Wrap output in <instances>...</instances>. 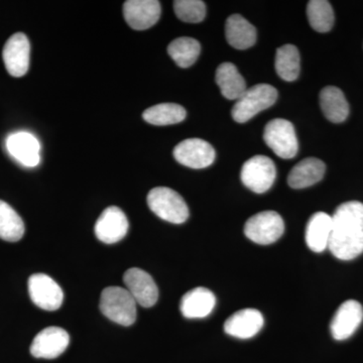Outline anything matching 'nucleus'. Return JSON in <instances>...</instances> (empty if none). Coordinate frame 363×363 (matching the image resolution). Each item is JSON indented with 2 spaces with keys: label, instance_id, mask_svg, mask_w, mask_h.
<instances>
[{
  "label": "nucleus",
  "instance_id": "f257e3e1",
  "mask_svg": "<svg viewBox=\"0 0 363 363\" xmlns=\"http://www.w3.org/2000/svg\"><path fill=\"white\" fill-rule=\"evenodd\" d=\"M278 99V90L269 84H257L247 88L234 104L233 118L238 123H245L269 108Z\"/></svg>",
  "mask_w": 363,
  "mask_h": 363
},
{
  "label": "nucleus",
  "instance_id": "f03ea898",
  "mask_svg": "<svg viewBox=\"0 0 363 363\" xmlns=\"http://www.w3.org/2000/svg\"><path fill=\"white\" fill-rule=\"evenodd\" d=\"M100 310L105 317L123 326H130L136 320V302L126 289L108 286L100 297Z\"/></svg>",
  "mask_w": 363,
  "mask_h": 363
},
{
  "label": "nucleus",
  "instance_id": "7ed1b4c3",
  "mask_svg": "<svg viewBox=\"0 0 363 363\" xmlns=\"http://www.w3.org/2000/svg\"><path fill=\"white\" fill-rule=\"evenodd\" d=\"M150 209L162 220L181 224L189 218V208L185 200L173 189L157 187L152 189L147 195Z\"/></svg>",
  "mask_w": 363,
  "mask_h": 363
},
{
  "label": "nucleus",
  "instance_id": "20e7f679",
  "mask_svg": "<svg viewBox=\"0 0 363 363\" xmlns=\"http://www.w3.org/2000/svg\"><path fill=\"white\" fill-rule=\"evenodd\" d=\"M264 143L281 159L297 156L298 143L293 123L286 119H272L267 124L264 133Z\"/></svg>",
  "mask_w": 363,
  "mask_h": 363
},
{
  "label": "nucleus",
  "instance_id": "39448f33",
  "mask_svg": "<svg viewBox=\"0 0 363 363\" xmlns=\"http://www.w3.org/2000/svg\"><path fill=\"white\" fill-rule=\"evenodd\" d=\"M285 231V223L278 212L264 211L253 215L245 225L248 240L260 245L276 242Z\"/></svg>",
  "mask_w": 363,
  "mask_h": 363
},
{
  "label": "nucleus",
  "instance_id": "423d86ee",
  "mask_svg": "<svg viewBox=\"0 0 363 363\" xmlns=\"http://www.w3.org/2000/svg\"><path fill=\"white\" fill-rule=\"evenodd\" d=\"M276 177V164L266 156L250 157L241 169L240 178L243 185L257 194L269 191L274 185Z\"/></svg>",
  "mask_w": 363,
  "mask_h": 363
},
{
  "label": "nucleus",
  "instance_id": "0eeeda50",
  "mask_svg": "<svg viewBox=\"0 0 363 363\" xmlns=\"http://www.w3.org/2000/svg\"><path fill=\"white\" fill-rule=\"evenodd\" d=\"M28 293L33 304L45 311H56L63 304L61 286L48 274H33L28 279Z\"/></svg>",
  "mask_w": 363,
  "mask_h": 363
},
{
  "label": "nucleus",
  "instance_id": "6e6552de",
  "mask_svg": "<svg viewBox=\"0 0 363 363\" xmlns=\"http://www.w3.org/2000/svg\"><path fill=\"white\" fill-rule=\"evenodd\" d=\"M176 161L191 169H204L211 166L216 157L214 147L206 140L189 138L174 149Z\"/></svg>",
  "mask_w": 363,
  "mask_h": 363
},
{
  "label": "nucleus",
  "instance_id": "1a4fd4ad",
  "mask_svg": "<svg viewBox=\"0 0 363 363\" xmlns=\"http://www.w3.org/2000/svg\"><path fill=\"white\" fill-rule=\"evenodd\" d=\"M30 45L28 37L23 33L11 35L2 51L4 65L9 75L20 78L28 73L30 68Z\"/></svg>",
  "mask_w": 363,
  "mask_h": 363
},
{
  "label": "nucleus",
  "instance_id": "9d476101",
  "mask_svg": "<svg viewBox=\"0 0 363 363\" xmlns=\"http://www.w3.org/2000/svg\"><path fill=\"white\" fill-rule=\"evenodd\" d=\"M69 343L68 332L61 327H47L33 339L30 353L35 358L54 359L65 352Z\"/></svg>",
  "mask_w": 363,
  "mask_h": 363
},
{
  "label": "nucleus",
  "instance_id": "9b49d317",
  "mask_svg": "<svg viewBox=\"0 0 363 363\" xmlns=\"http://www.w3.org/2000/svg\"><path fill=\"white\" fill-rule=\"evenodd\" d=\"M126 290L135 298L136 304L152 307L159 298V289L150 274L138 267L128 269L123 274Z\"/></svg>",
  "mask_w": 363,
  "mask_h": 363
},
{
  "label": "nucleus",
  "instance_id": "f8f14e48",
  "mask_svg": "<svg viewBox=\"0 0 363 363\" xmlns=\"http://www.w3.org/2000/svg\"><path fill=\"white\" fill-rule=\"evenodd\" d=\"M161 13V2L157 0H128L123 4L124 18L136 30H147L156 25Z\"/></svg>",
  "mask_w": 363,
  "mask_h": 363
},
{
  "label": "nucleus",
  "instance_id": "ddd939ff",
  "mask_svg": "<svg viewBox=\"0 0 363 363\" xmlns=\"http://www.w3.org/2000/svg\"><path fill=\"white\" fill-rule=\"evenodd\" d=\"M128 217L121 208H106L95 224V235L98 240L106 245L118 242L128 234Z\"/></svg>",
  "mask_w": 363,
  "mask_h": 363
},
{
  "label": "nucleus",
  "instance_id": "4468645a",
  "mask_svg": "<svg viewBox=\"0 0 363 363\" xmlns=\"http://www.w3.org/2000/svg\"><path fill=\"white\" fill-rule=\"evenodd\" d=\"M363 320V308L357 301L348 300L338 308L330 329L332 336L335 340H345L353 335Z\"/></svg>",
  "mask_w": 363,
  "mask_h": 363
},
{
  "label": "nucleus",
  "instance_id": "2eb2a0df",
  "mask_svg": "<svg viewBox=\"0 0 363 363\" xmlns=\"http://www.w3.org/2000/svg\"><path fill=\"white\" fill-rule=\"evenodd\" d=\"M6 147L9 154L23 166L33 168L40 164V145L32 133H13L7 138Z\"/></svg>",
  "mask_w": 363,
  "mask_h": 363
},
{
  "label": "nucleus",
  "instance_id": "dca6fc26",
  "mask_svg": "<svg viewBox=\"0 0 363 363\" xmlns=\"http://www.w3.org/2000/svg\"><path fill=\"white\" fill-rule=\"evenodd\" d=\"M264 324V316L259 310L243 309L234 313L226 320L224 331L233 337L248 339L257 335Z\"/></svg>",
  "mask_w": 363,
  "mask_h": 363
},
{
  "label": "nucleus",
  "instance_id": "f3484780",
  "mask_svg": "<svg viewBox=\"0 0 363 363\" xmlns=\"http://www.w3.org/2000/svg\"><path fill=\"white\" fill-rule=\"evenodd\" d=\"M328 248L338 259H354L363 252V231L333 229Z\"/></svg>",
  "mask_w": 363,
  "mask_h": 363
},
{
  "label": "nucleus",
  "instance_id": "a211bd4d",
  "mask_svg": "<svg viewBox=\"0 0 363 363\" xmlns=\"http://www.w3.org/2000/svg\"><path fill=\"white\" fill-rule=\"evenodd\" d=\"M216 305V298L211 291L198 286L189 291L182 298L180 310L188 319H200L209 316Z\"/></svg>",
  "mask_w": 363,
  "mask_h": 363
},
{
  "label": "nucleus",
  "instance_id": "6ab92c4d",
  "mask_svg": "<svg viewBox=\"0 0 363 363\" xmlns=\"http://www.w3.org/2000/svg\"><path fill=\"white\" fill-rule=\"evenodd\" d=\"M332 233L333 222L330 215L325 212L313 214L306 227V243L308 247L314 252H324L328 248Z\"/></svg>",
  "mask_w": 363,
  "mask_h": 363
},
{
  "label": "nucleus",
  "instance_id": "aec40b11",
  "mask_svg": "<svg viewBox=\"0 0 363 363\" xmlns=\"http://www.w3.org/2000/svg\"><path fill=\"white\" fill-rule=\"evenodd\" d=\"M326 166L321 160L307 157L296 164L288 177V184L293 189L311 187L323 179Z\"/></svg>",
  "mask_w": 363,
  "mask_h": 363
},
{
  "label": "nucleus",
  "instance_id": "412c9836",
  "mask_svg": "<svg viewBox=\"0 0 363 363\" xmlns=\"http://www.w3.org/2000/svg\"><path fill=\"white\" fill-rule=\"evenodd\" d=\"M225 35L234 49L247 50L257 42V28L240 14H233L226 21Z\"/></svg>",
  "mask_w": 363,
  "mask_h": 363
},
{
  "label": "nucleus",
  "instance_id": "4be33fe9",
  "mask_svg": "<svg viewBox=\"0 0 363 363\" xmlns=\"http://www.w3.org/2000/svg\"><path fill=\"white\" fill-rule=\"evenodd\" d=\"M320 105L325 117L333 123H341L350 116V104L342 91L327 86L320 93Z\"/></svg>",
  "mask_w": 363,
  "mask_h": 363
},
{
  "label": "nucleus",
  "instance_id": "5701e85b",
  "mask_svg": "<svg viewBox=\"0 0 363 363\" xmlns=\"http://www.w3.org/2000/svg\"><path fill=\"white\" fill-rule=\"evenodd\" d=\"M215 79L222 95L228 100H238L247 89L245 78L238 68L229 62L221 64L217 68Z\"/></svg>",
  "mask_w": 363,
  "mask_h": 363
},
{
  "label": "nucleus",
  "instance_id": "b1692460",
  "mask_svg": "<svg viewBox=\"0 0 363 363\" xmlns=\"http://www.w3.org/2000/svg\"><path fill=\"white\" fill-rule=\"evenodd\" d=\"M274 67L279 77L286 82L297 80L301 68L300 52L297 47L291 44L279 47L277 50Z\"/></svg>",
  "mask_w": 363,
  "mask_h": 363
},
{
  "label": "nucleus",
  "instance_id": "393cba45",
  "mask_svg": "<svg viewBox=\"0 0 363 363\" xmlns=\"http://www.w3.org/2000/svg\"><path fill=\"white\" fill-rule=\"evenodd\" d=\"M187 112L181 105L176 104H161L150 107L143 112V117L147 123L152 125H172L185 121Z\"/></svg>",
  "mask_w": 363,
  "mask_h": 363
},
{
  "label": "nucleus",
  "instance_id": "a878e982",
  "mask_svg": "<svg viewBox=\"0 0 363 363\" xmlns=\"http://www.w3.org/2000/svg\"><path fill=\"white\" fill-rule=\"evenodd\" d=\"M169 57L181 68L194 65L201 52V45L193 38L181 37L174 40L168 47Z\"/></svg>",
  "mask_w": 363,
  "mask_h": 363
},
{
  "label": "nucleus",
  "instance_id": "bb28decb",
  "mask_svg": "<svg viewBox=\"0 0 363 363\" xmlns=\"http://www.w3.org/2000/svg\"><path fill=\"white\" fill-rule=\"evenodd\" d=\"M333 229L363 231V204L358 201L343 203L332 215Z\"/></svg>",
  "mask_w": 363,
  "mask_h": 363
},
{
  "label": "nucleus",
  "instance_id": "cd10ccee",
  "mask_svg": "<svg viewBox=\"0 0 363 363\" xmlns=\"http://www.w3.org/2000/svg\"><path fill=\"white\" fill-rule=\"evenodd\" d=\"M25 234V224L11 205L0 200V238L16 242Z\"/></svg>",
  "mask_w": 363,
  "mask_h": 363
},
{
  "label": "nucleus",
  "instance_id": "c85d7f7f",
  "mask_svg": "<svg viewBox=\"0 0 363 363\" xmlns=\"http://www.w3.org/2000/svg\"><path fill=\"white\" fill-rule=\"evenodd\" d=\"M307 16L310 26L318 33L331 30L335 21L330 2L326 0H311L308 2Z\"/></svg>",
  "mask_w": 363,
  "mask_h": 363
},
{
  "label": "nucleus",
  "instance_id": "c756f323",
  "mask_svg": "<svg viewBox=\"0 0 363 363\" xmlns=\"http://www.w3.org/2000/svg\"><path fill=\"white\" fill-rule=\"evenodd\" d=\"M174 11L178 18L189 23H201L206 16V6L201 0H176Z\"/></svg>",
  "mask_w": 363,
  "mask_h": 363
}]
</instances>
